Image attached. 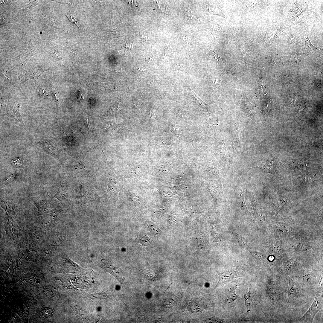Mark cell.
<instances>
[{
  "instance_id": "ffe728a7",
  "label": "cell",
  "mask_w": 323,
  "mask_h": 323,
  "mask_svg": "<svg viewBox=\"0 0 323 323\" xmlns=\"http://www.w3.org/2000/svg\"><path fill=\"white\" fill-rule=\"evenodd\" d=\"M246 195V192L244 191H242L238 195V199L241 203V206L243 208L247 210V208L245 205V198Z\"/></svg>"
},
{
  "instance_id": "484cf974",
  "label": "cell",
  "mask_w": 323,
  "mask_h": 323,
  "mask_svg": "<svg viewBox=\"0 0 323 323\" xmlns=\"http://www.w3.org/2000/svg\"><path fill=\"white\" fill-rule=\"evenodd\" d=\"M307 39H308L307 40V42H306V46H307V47H308L310 48V49L312 51L313 49H317V48L315 47L309 41V39L308 38Z\"/></svg>"
},
{
  "instance_id": "8fae6325",
  "label": "cell",
  "mask_w": 323,
  "mask_h": 323,
  "mask_svg": "<svg viewBox=\"0 0 323 323\" xmlns=\"http://www.w3.org/2000/svg\"><path fill=\"white\" fill-rule=\"evenodd\" d=\"M201 301L191 302L188 305L189 310L192 312H201L206 307Z\"/></svg>"
},
{
  "instance_id": "30bf717a",
  "label": "cell",
  "mask_w": 323,
  "mask_h": 323,
  "mask_svg": "<svg viewBox=\"0 0 323 323\" xmlns=\"http://www.w3.org/2000/svg\"><path fill=\"white\" fill-rule=\"evenodd\" d=\"M288 289V302L292 301L296 296L297 288L295 284L292 279L289 278V284Z\"/></svg>"
},
{
  "instance_id": "83f0119b",
  "label": "cell",
  "mask_w": 323,
  "mask_h": 323,
  "mask_svg": "<svg viewBox=\"0 0 323 323\" xmlns=\"http://www.w3.org/2000/svg\"><path fill=\"white\" fill-rule=\"evenodd\" d=\"M314 145L317 147L319 148L322 151V145L319 142H316L314 144Z\"/></svg>"
},
{
  "instance_id": "f546056e",
  "label": "cell",
  "mask_w": 323,
  "mask_h": 323,
  "mask_svg": "<svg viewBox=\"0 0 323 323\" xmlns=\"http://www.w3.org/2000/svg\"><path fill=\"white\" fill-rule=\"evenodd\" d=\"M302 279L305 281H308L310 279V275H305L302 276Z\"/></svg>"
},
{
  "instance_id": "f1b7e54d",
  "label": "cell",
  "mask_w": 323,
  "mask_h": 323,
  "mask_svg": "<svg viewBox=\"0 0 323 323\" xmlns=\"http://www.w3.org/2000/svg\"><path fill=\"white\" fill-rule=\"evenodd\" d=\"M141 39L144 41H145L147 39L148 36L147 35L144 34H142L141 35Z\"/></svg>"
},
{
  "instance_id": "4dcf8cb0",
  "label": "cell",
  "mask_w": 323,
  "mask_h": 323,
  "mask_svg": "<svg viewBox=\"0 0 323 323\" xmlns=\"http://www.w3.org/2000/svg\"><path fill=\"white\" fill-rule=\"evenodd\" d=\"M51 55L54 58H59L60 56L59 55L57 54L56 53L54 52H52L51 53Z\"/></svg>"
},
{
  "instance_id": "e0dca14e",
  "label": "cell",
  "mask_w": 323,
  "mask_h": 323,
  "mask_svg": "<svg viewBox=\"0 0 323 323\" xmlns=\"http://www.w3.org/2000/svg\"><path fill=\"white\" fill-rule=\"evenodd\" d=\"M295 263V261L291 259L284 263L282 266V270L285 273H289L293 268Z\"/></svg>"
},
{
  "instance_id": "277c9868",
  "label": "cell",
  "mask_w": 323,
  "mask_h": 323,
  "mask_svg": "<svg viewBox=\"0 0 323 323\" xmlns=\"http://www.w3.org/2000/svg\"><path fill=\"white\" fill-rule=\"evenodd\" d=\"M259 168L264 172L275 174L277 172V165L275 159L271 157L263 162Z\"/></svg>"
},
{
  "instance_id": "7c38bea8",
  "label": "cell",
  "mask_w": 323,
  "mask_h": 323,
  "mask_svg": "<svg viewBox=\"0 0 323 323\" xmlns=\"http://www.w3.org/2000/svg\"><path fill=\"white\" fill-rule=\"evenodd\" d=\"M287 201V199L284 197L278 199L274 202L273 204V209L275 216L283 207Z\"/></svg>"
},
{
  "instance_id": "1f68e13d",
  "label": "cell",
  "mask_w": 323,
  "mask_h": 323,
  "mask_svg": "<svg viewBox=\"0 0 323 323\" xmlns=\"http://www.w3.org/2000/svg\"><path fill=\"white\" fill-rule=\"evenodd\" d=\"M112 124H106L104 126V127L105 128L107 129H108L109 128H110V127H112Z\"/></svg>"
},
{
  "instance_id": "d4e9b609",
  "label": "cell",
  "mask_w": 323,
  "mask_h": 323,
  "mask_svg": "<svg viewBox=\"0 0 323 323\" xmlns=\"http://www.w3.org/2000/svg\"><path fill=\"white\" fill-rule=\"evenodd\" d=\"M40 93L42 96L46 97L49 94V92L48 90L42 88L40 90Z\"/></svg>"
},
{
  "instance_id": "cb8c5ba5",
  "label": "cell",
  "mask_w": 323,
  "mask_h": 323,
  "mask_svg": "<svg viewBox=\"0 0 323 323\" xmlns=\"http://www.w3.org/2000/svg\"><path fill=\"white\" fill-rule=\"evenodd\" d=\"M191 92L193 94V95L195 97V98L196 99L197 101H198L200 105L203 107H205L206 106V104L202 100L200 99L192 91H191Z\"/></svg>"
},
{
  "instance_id": "7402d4cb",
  "label": "cell",
  "mask_w": 323,
  "mask_h": 323,
  "mask_svg": "<svg viewBox=\"0 0 323 323\" xmlns=\"http://www.w3.org/2000/svg\"><path fill=\"white\" fill-rule=\"evenodd\" d=\"M118 31L115 28L111 29L108 32V35L110 37H115L118 35Z\"/></svg>"
},
{
  "instance_id": "603a6c76",
  "label": "cell",
  "mask_w": 323,
  "mask_h": 323,
  "mask_svg": "<svg viewBox=\"0 0 323 323\" xmlns=\"http://www.w3.org/2000/svg\"><path fill=\"white\" fill-rule=\"evenodd\" d=\"M51 90L52 91V94L54 96L56 101L58 102H59L60 98L59 94L57 90L53 86H51Z\"/></svg>"
},
{
  "instance_id": "3957f363",
  "label": "cell",
  "mask_w": 323,
  "mask_h": 323,
  "mask_svg": "<svg viewBox=\"0 0 323 323\" xmlns=\"http://www.w3.org/2000/svg\"><path fill=\"white\" fill-rule=\"evenodd\" d=\"M237 272L235 270L222 272H217L219 277V280L215 287L223 285L233 279L237 278L239 276Z\"/></svg>"
},
{
  "instance_id": "7a4b0ae2",
  "label": "cell",
  "mask_w": 323,
  "mask_h": 323,
  "mask_svg": "<svg viewBox=\"0 0 323 323\" xmlns=\"http://www.w3.org/2000/svg\"><path fill=\"white\" fill-rule=\"evenodd\" d=\"M22 104L20 102H16L9 103L8 106L10 116L14 122L20 127H25L20 112V108Z\"/></svg>"
},
{
  "instance_id": "44dd1931",
  "label": "cell",
  "mask_w": 323,
  "mask_h": 323,
  "mask_svg": "<svg viewBox=\"0 0 323 323\" xmlns=\"http://www.w3.org/2000/svg\"><path fill=\"white\" fill-rule=\"evenodd\" d=\"M66 15L70 22L74 23L80 28V25L77 20L74 16L71 14H67Z\"/></svg>"
},
{
  "instance_id": "ac0fdd59",
  "label": "cell",
  "mask_w": 323,
  "mask_h": 323,
  "mask_svg": "<svg viewBox=\"0 0 323 323\" xmlns=\"http://www.w3.org/2000/svg\"><path fill=\"white\" fill-rule=\"evenodd\" d=\"M7 101L0 95V114L1 117H4L6 111Z\"/></svg>"
},
{
  "instance_id": "8992f818",
  "label": "cell",
  "mask_w": 323,
  "mask_h": 323,
  "mask_svg": "<svg viewBox=\"0 0 323 323\" xmlns=\"http://www.w3.org/2000/svg\"><path fill=\"white\" fill-rule=\"evenodd\" d=\"M34 204L38 209L39 215L47 214L52 210L51 203L48 200H37L34 201Z\"/></svg>"
},
{
  "instance_id": "4316f807",
  "label": "cell",
  "mask_w": 323,
  "mask_h": 323,
  "mask_svg": "<svg viewBox=\"0 0 323 323\" xmlns=\"http://www.w3.org/2000/svg\"><path fill=\"white\" fill-rule=\"evenodd\" d=\"M101 1L100 0H93L92 1V3L93 5L96 7H98L101 4Z\"/></svg>"
},
{
  "instance_id": "d6986e66",
  "label": "cell",
  "mask_w": 323,
  "mask_h": 323,
  "mask_svg": "<svg viewBox=\"0 0 323 323\" xmlns=\"http://www.w3.org/2000/svg\"><path fill=\"white\" fill-rule=\"evenodd\" d=\"M244 298L245 300V304L246 307L247 311L248 312H249L250 310L251 303V302L250 291L249 290L248 292H246V293L244 294Z\"/></svg>"
},
{
  "instance_id": "ba28073f",
  "label": "cell",
  "mask_w": 323,
  "mask_h": 323,
  "mask_svg": "<svg viewBox=\"0 0 323 323\" xmlns=\"http://www.w3.org/2000/svg\"><path fill=\"white\" fill-rule=\"evenodd\" d=\"M54 197L59 200L63 207L65 206L67 204L68 196L65 186L60 185Z\"/></svg>"
},
{
  "instance_id": "6da1fadb",
  "label": "cell",
  "mask_w": 323,
  "mask_h": 323,
  "mask_svg": "<svg viewBox=\"0 0 323 323\" xmlns=\"http://www.w3.org/2000/svg\"><path fill=\"white\" fill-rule=\"evenodd\" d=\"M322 294L319 292L317 293L312 304L308 311L299 319L303 322H312L316 314L322 308Z\"/></svg>"
},
{
  "instance_id": "5bb4252c",
  "label": "cell",
  "mask_w": 323,
  "mask_h": 323,
  "mask_svg": "<svg viewBox=\"0 0 323 323\" xmlns=\"http://www.w3.org/2000/svg\"><path fill=\"white\" fill-rule=\"evenodd\" d=\"M267 295L271 299L273 300L275 295V286L273 281L269 282L266 284Z\"/></svg>"
},
{
  "instance_id": "9c48e42d",
  "label": "cell",
  "mask_w": 323,
  "mask_h": 323,
  "mask_svg": "<svg viewBox=\"0 0 323 323\" xmlns=\"http://www.w3.org/2000/svg\"><path fill=\"white\" fill-rule=\"evenodd\" d=\"M36 144L47 153L51 156L54 155L55 151L54 147L47 141H37Z\"/></svg>"
},
{
  "instance_id": "9a60e30c",
  "label": "cell",
  "mask_w": 323,
  "mask_h": 323,
  "mask_svg": "<svg viewBox=\"0 0 323 323\" xmlns=\"http://www.w3.org/2000/svg\"><path fill=\"white\" fill-rule=\"evenodd\" d=\"M237 298L238 296L235 294V289H234L228 292L226 300L230 305L233 306L234 305L235 300Z\"/></svg>"
},
{
  "instance_id": "5b68a950",
  "label": "cell",
  "mask_w": 323,
  "mask_h": 323,
  "mask_svg": "<svg viewBox=\"0 0 323 323\" xmlns=\"http://www.w3.org/2000/svg\"><path fill=\"white\" fill-rule=\"evenodd\" d=\"M109 177L108 184V189L106 192L103 196L112 195L118 189V182L115 174L111 171L108 172Z\"/></svg>"
},
{
  "instance_id": "52a82bcc",
  "label": "cell",
  "mask_w": 323,
  "mask_h": 323,
  "mask_svg": "<svg viewBox=\"0 0 323 323\" xmlns=\"http://www.w3.org/2000/svg\"><path fill=\"white\" fill-rule=\"evenodd\" d=\"M47 69H35L27 70L22 76L21 80V83H23L28 80L37 79Z\"/></svg>"
},
{
  "instance_id": "4fadbf2b",
  "label": "cell",
  "mask_w": 323,
  "mask_h": 323,
  "mask_svg": "<svg viewBox=\"0 0 323 323\" xmlns=\"http://www.w3.org/2000/svg\"><path fill=\"white\" fill-rule=\"evenodd\" d=\"M301 181L304 184H310L317 182L319 177L315 174H310L304 176L302 177Z\"/></svg>"
},
{
  "instance_id": "2e32d148",
  "label": "cell",
  "mask_w": 323,
  "mask_h": 323,
  "mask_svg": "<svg viewBox=\"0 0 323 323\" xmlns=\"http://www.w3.org/2000/svg\"><path fill=\"white\" fill-rule=\"evenodd\" d=\"M1 75L4 80L12 84H15V82L14 81V77L11 73L6 71L1 72Z\"/></svg>"
}]
</instances>
